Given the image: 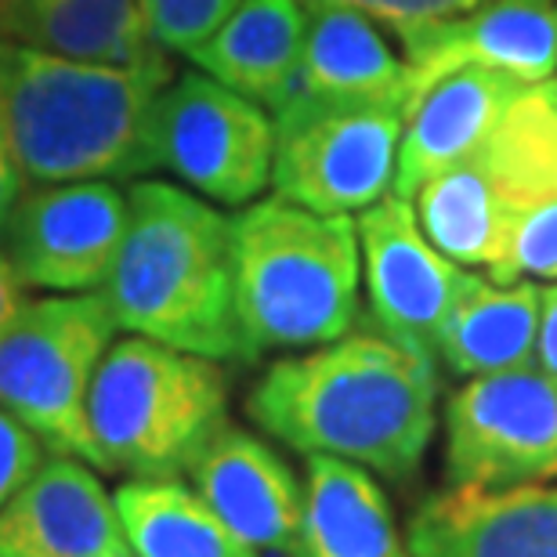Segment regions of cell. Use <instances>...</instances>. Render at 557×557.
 <instances>
[{
	"instance_id": "obj_1",
	"label": "cell",
	"mask_w": 557,
	"mask_h": 557,
	"mask_svg": "<svg viewBox=\"0 0 557 557\" xmlns=\"http://www.w3.org/2000/svg\"><path fill=\"white\" fill-rule=\"evenodd\" d=\"M247 413L305 456H337L387 482H409L438 428V376L434 359L381 330L344 333L272 362Z\"/></svg>"
},
{
	"instance_id": "obj_2",
	"label": "cell",
	"mask_w": 557,
	"mask_h": 557,
	"mask_svg": "<svg viewBox=\"0 0 557 557\" xmlns=\"http://www.w3.org/2000/svg\"><path fill=\"white\" fill-rule=\"evenodd\" d=\"M174 65H109L0 40V109L33 185L127 182L160 171L156 106Z\"/></svg>"
},
{
	"instance_id": "obj_3",
	"label": "cell",
	"mask_w": 557,
	"mask_h": 557,
	"mask_svg": "<svg viewBox=\"0 0 557 557\" xmlns=\"http://www.w3.org/2000/svg\"><path fill=\"white\" fill-rule=\"evenodd\" d=\"M116 326L214 362H253L236 311L232 218L193 188L135 182L127 232L102 286Z\"/></svg>"
},
{
	"instance_id": "obj_4",
	"label": "cell",
	"mask_w": 557,
	"mask_h": 557,
	"mask_svg": "<svg viewBox=\"0 0 557 557\" xmlns=\"http://www.w3.org/2000/svg\"><path fill=\"white\" fill-rule=\"evenodd\" d=\"M232 264L250 359L319 348L359 319L362 247L351 214H315L283 196L253 199L232 218Z\"/></svg>"
},
{
	"instance_id": "obj_5",
	"label": "cell",
	"mask_w": 557,
	"mask_h": 557,
	"mask_svg": "<svg viewBox=\"0 0 557 557\" xmlns=\"http://www.w3.org/2000/svg\"><path fill=\"white\" fill-rule=\"evenodd\" d=\"M87 423L106 471L177 478L228 423V376L221 362L120 337L102 355L87 392Z\"/></svg>"
},
{
	"instance_id": "obj_6",
	"label": "cell",
	"mask_w": 557,
	"mask_h": 557,
	"mask_svg": "<svg viewBox=\"0 0 557 557\" xmlns=\"http://www.w3.org/2000/svg\"><path fill=\"white\" fill-rule=\"evenodd\" d=\"M557 196V84L525 87L488 138L409 199L434 247L463 269L493 272L510 232Z\"/></svg>"
},
{
	"instance_id": "obj_7",
	"label": "cell",
	"mask_w": 557,
	"mask_h": 557,
	"mask_svg": "<svg viewBox=\"0 0 557 557\" xmlns=\"http://www.w3.org/2000/svg\"><path fill=\"white\" fill-rule=\"evenodd\" d=\"M109 300L98 294H48L26 300L0 337V406L54 453L102 467L87 423V392L116 337Z\"/></svg>"
},
{
	"instance_id": "obj_8",
	"label": "cell",
	"mask_w": 557,
	"mask_h": 557,
	"mask_svg": "<svg viewBox=\"0 0 557 557\" xmlns=\"http://www.w3.org/2000/svg\"><path fill=\"white\" fill-rule=\"evenodd\" d=\"M275 196L315 214H362L395 188L406 116L395 106L286 102L272 113Z\"/></svg>"
},
{
	"instance_id": "obj_9",
	"label": "cell",
	"mask_w": 557,
	"mask_h": 557,
	"mask_svg": "<svg viewBox=\"0 0 557 557\" xmlns=\"http://www.w3.org/2000/svg\"><path fill=\"white\" fill-rule=\"evenodd\" d=\"M445 488L507 493L557 482V381L540 366L471 376L445 403Z\"/></svg>"
},
{
	"instance_id": "obj_10",
	"label": "cell",
	"mask_w": 557,
	"mask_h": 557,
	"mask_svg": "<svg viewBox=\"0 0 557 557\" xmlns=\"http://www.w3.org/2000/svg\"><path fill=\"white\" fill-rule=\"evenodd\" d=\"M272 113L207 73H182L156 106V160L196 196L250 207L272 185Z\"/></svg>"
},
{
	"instance_id": "obj_11",
	"label": "cell",
	"mask_w": 557,
	"mask_h": 557,
	"mask_svg": "<svg viewBox=\"0 0 557 557\" xmlns=\"http://www.w3.org/2000/svg\"><path fill=\"white\" fill-rule=\"evenodd\" d=\"M127 232V196L113 182L22 188L0 250L26 289L98 294Z\"/></svg>"
},
{
	"instance_id": "obj_12",
	"label": "cell",
	"mask_w": 557,
	"mask_h": 557,
	"mask_svg": "<svg viewBox=\"0 0 557 557\" xmlns=\"http://www.w3.org/2000/svg\"><path fill=\"white\" fill-rule=\"evenodd\" d=\"M355 225L370 319L384 337L434 359L445 319L478 275L445 258L423 236L413 203L395 193L366 207Z\"/></svg>"
},
{
	"instance_id": "obj_13",
	"label": "cell",
	"mask_w": 557,
	"mask_h": 557,
	"mask_svg": "<svg viewBox=\"0 0 557 557\" xmlns=\"http://www.w3.org/2000/svg\"><path fill=\"white\" fill-rule=\"evenodd\" d=\"M395 40L409 65V106L460 70H493L521 84H550L557 76V0H493Z\"/></svg>"
},
{
	"instance_id": "obj_14",
	"label": "cell",
	"mask_w": 557,
	"mask_h": 557,
	"mask_svg": "<svg viewBox=\"0 0 557 557\" xmlns=\"http://www.w3.org/2000/svg\"><path fill=\"white\" fill-rule=\"evenodd\" d=\"M0 557H131V547L95 467L48 453L0 507Z\"/></svg>"
},
{
	"instance_id": "obj_15",
	"label": "cell",
	"mask_w": 557,
	"mask_h": 557,
	"mask_svg": "<svg viewBox=\"0 0 557 557\" xmlns=\"http://www.w3.org/2000/svg\"><path fill=\"white\" fill-rule=\"evenodd\" d=\"M188 482L250 550L297 554L305 485L258 434L225 423L188 467Z\"/></svg>"
},
{
	"instance_id": "obj_16",
	"label": "cell",
	"mask_w": 557,
	"mask_h": 557,
	"mask_svg": "<svg viewBox=\"0 0 557 557\" xmlns=\"http://www.w3.org/2000/svg\"><path fill=\"white\" fill-rule=\"evenodd\" d=\"M409 557H557V485L442 488L413 510Z\"/></svg>"
},
{
	"instance_id": "obj_17",
	"label": "cell",
	"mask_w": 557,
	"mask_h": 557,
	"mask_svg": "<svg viewBox=\"0 0 557 557\" xmlns=\"http://www.w3.org/2000/svg\"><path fill=\"white\" fill-rule=\"evenodd\" d=\"M308 33L286 102L409 106V65L373 18L337 4H305ZM283 102V106H286Z\"/></svg>"
},
{
	"instance_id": "obj_18",
	"label": "cell",
	"mask_w": 557,
	"mask_h": 557,
	"mask_svg": "<svg viewBox=\"0 0 557 557\" xmlns=\"http://www.w3.org/2000/svg\"><path fill=\"white\" fill-rule=\"evenodd\" d=\"M525 87L493 70H460L428 87L406 113L392 193L413 199L434 174L467 160Z\"/></svg>"
},
{
	"instance_id": "obj_19",
	"label": "cell",
	"mask_w": 557,
	"mask_h": 557,
	"mask_svg": "<svg viewBox=\"0 0 557 557\" xmlns=\"http://www.w3.org/2000/svg\"><path fill=\"white\" fill-rule=\"evenodd\" d=\"M305 33V0H239L188 59L199 73L275 113L297 76Z\"/></svg>"
},
{
	"instance_id": "obj_20",
	"label": "cell",
	"mask_w": 557,
	"mask_h": 557,
	"mask_svg": "<svg viewBox=\"0 0 557 557\" xmlns=\"http://www.w3.org/2000/svg\"><path fill=\"white\" fill-rule=\"evenodd\" d=\"M0 40L76 62H171L138 0H0Z\"/></svg>"
},
{
	"instance_id": "obj_21",
	"label": "cell",
	"mask_w": 557,
	"mask_h": 557,
	"mask_svg": "<svg viewBox=\"0 0 557 557\" xmlns=\"http://www.w3.org/2000/svg\"><path fill=\"white\" fill-rule=\"evenodd\" d=\"M294 557H409L392 499L359 463L308 456Z\"/></svg>"
},
{
	"instance_id": "obj_22",
	"label": "cell",
	"mask_w": 557,
	"mask_h": 557,
	"mask_svg": "<svg viewBox=\"0 0 557 557\" xmlns=\"http://www.w3.org/2000/svg\"><path fill=\"white\" fill-rule=\"evenodd\" d=\"M536 337L540 286L532 278L493 283L488 275H478L445 319L434 359H442L456 376L507 373L536 366Z\"/></svg>"
},
{
	"instance_id": "obj_23",
	"label": "cell",
	"mask_w": 557,
	"mask_h": 557,
	"mask_svg": "<svg viewBox=\"0 0 557 557\" xmlns=\"http://www.w3.org/2000/svg\"><path fill=\"white\" fill-rule=\"evenodd\" d=\"M131 557H253V550L177 478H131L116 488Z\"/></svg>"
},
{
	"instance_id": "obj_24",
	"label": "cell",
	"mask_w": 557,
	"mask_h": 557,
	"mask_svg": "<svg viewBox=\"0 0 557 557\" xmlns=\"http://www.w3.org/2000/svg\"><path fill=\"white\" fill-rule=\"evenodd\" d=\"M493 283H521V278H557V196L532 207L510 232L504 261L488 272Z\"/></svg>"
},
{
	"instance_id": "obj_25",
	"label": "cell",
	"mask_w": 557,
	"mask_h": 557,
	"mask_svg": "<svg viewBox=\"0 0 557 557\" xmlns=\"http://www.w3.org/2000/svg\"><path fill=\"white\" fill-rule=\"evenodd\" d=\"M236 4L239 0H138L156 44L177 54L199 48Z\"/></svg>"
},
{
	"instance_id": "obj_26",
	"label": "cell",
	"mask_w": 557,
	"mask_h": 557,
	"mask_svg": "<svg viewBox=\"0 0 557 557\" xmlns=\"http://www.w3.org/2000/svg\"><path fill=\"white\" fill-rule=\"evenodd\" d=\"M305 4L351 8V11H359V15L373 18L381 29L403 37L409 29H423V26H434V22L460 18L467 11L493 4V0H305Z\"/></svg>"
},
{
	"instance_id": "obj_27",
	"label": "cell",
	"mask_w": 557,
	"mask_h": 557,
	"mask_svg": "<svg viewBox=\"0 0 557 557\" xmlns=\"http://www.w3.org/2000/svg\"><path fill=\"white\" fill-rule=\"evenodd\" d=\"M44 460H48V445L37 438V431H29L0 406V507L40 471Z\"/></svg>"
},
{
	"instance_id": "obj_28",
	"label": "cell",
	"mask_w": 557,
	"mask_h": 557,
	"mask_svg": "<svg viewBox=\"0 0 557 557\" xmlns=\"http://www.w3.org/2000/svg\"><path fill=\"white\" fill-rule=\"evenodd\" d=\"M536 366L557 381V278L540 286V337H536Z\"/></svg>"
},
{
	"instance_id": "obj_29",
	"label": "cell",
	"mask_w": 557,
	"mask_h": 557,
	"mask_svg": "<svg viewBox=\"0 0 557 557\" xmlns=\"http://www.w3.org/2000/svg\"><path fill=\"white\" fill-rule=\"evenodd\" d=\"M22 188H26V177L18 171L15 149H11L8 138V124H4V109H0V232H4L11 210H15Z\"/></svg>"
},
{
	"instance_id": "obj_30",
	"label": "cell",
	"mask_w": 557,
	"mask_h": 557,
	"mask_svg": "<svg viewBox=\"0 0 557 557\" xmlns=\"http://www.w3.org/2000/svg\"><path fill=\"white\" fill-rule=\"evenodd\" d=\"M26 305V286L18 283L15 269H11L8 253L0 250V337L8 333V326L15 322V315Z\"/></svg>"
},
{
	"instance_id": "obj_31",
	"label": "cell",
	"mask_w": 557,
	"mask_h": 557,
	"mask_svg": "<svg viewBox=\"0 0 557 557\" xmlns=\"http://www.w3.org/2000/svg\"><path fill=\"white\" fill-rule=\"evenodd\" d=\"M554 84H557V76H554Z\"/></svg>"
}]
</instances>
